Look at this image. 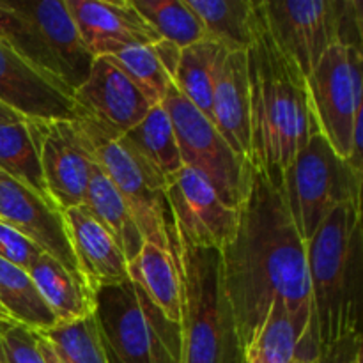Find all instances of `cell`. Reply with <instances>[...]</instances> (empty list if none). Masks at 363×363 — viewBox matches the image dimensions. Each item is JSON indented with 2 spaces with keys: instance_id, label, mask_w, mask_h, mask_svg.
I'll list each match as a JSON object with an SVG mask.
<instances>
[{
  "instance_id": "cell-1",
  "label": "cell",
  "mask_w": 363,
  "mask_h": 363,
  "mask_svg": "<svg viewBox=\"0 0 363 363\" xmlns=\"http://www.w3.org/2000/svg\"><path fill=\"white\" fill-rule=\"evenodd\" d=\"M220 254L223 286L243 351L277 301L286 305L301 340L308 337L312 300L307 243L289 215L282 177H269L252 167L236 234Z\"/></svg>"
},
{
  "instance_id": "cell-2",
  "label": "cell",
  "mask_w": 363,
  "mask_h": 363,
  "mask_svg": "<svg viewBox=\"0 0 363 363\" xmlns=\"http://www.w3.org/2000/svg\"><path fill=\"white\" fill-rule=\"evenodd\" d=\"M250 84V156L255 170L282 177L294 156L318 133L307 84L293 60L269 34L261 0L255 38L247 50Z\"/></svg>"
},
{
  "instance_id": "cell-3",
  "label": "cell",
  "mask_w": 363,
  "mask_h": 363,
  "mask_svg": "<svg viewBox=\"0 0 363 363\" xmlns=\"http://www.w3.org/2000/svg\"><path fill=\"white\" fill-rule=\"evenodd\" d=\"M312 323L298 358L318 360L319 350L360 333L363 229L362 206L344 204L307 241Z\"/></svg>"
},
{
  "instance_id": "cell-4",
  "label": "cell",
  "mask_w": 363,
  "mask_h": 363,
  "mask_svg": "<svg viewBox=\"0 0 363 363\" xmlns=\"http://www.w3.org/2000/svg\"><path fill=\"white\" fill-rule=\"evenodd\" d=\"M177 268L183 289L181 363H243L220 250L177 241Z\"/></svg>"
},
{
  "instance_id": "cell-5",
  "label": "cell",
  "mask_w": 363,
  "mask_h": 363,
  "mask_svg": "<svg viewBox=\"0 0 363 363\" xmlns=\"http://www.w3.org/2000/svg\"><path fill=\"white\" fill-rule=\"evenodd\" d=\"M0 39L73 92L94 60L82 45L64 0H0Z\"/></svg>"
},
{
  "instance_id": "cell-6",
  "label": "cell",
  "mask_w": 363,
  "mask_h": 363,
  "mask_svg": "<svg viewBox=\"0 0 363 363\" xmlns=\"http://www.w3.org/2000/svg\"><path fill=\"white\" fill-rule=\"evenodd\" d=\"M92 318L108 363H181V325L131 280L98 287Z\"/></svg>"
},
{
  "instance_id": "cell-7",
  "label": "cell",
  "mask_w": 363,
  "mask_h": 363,
  "mask_svg": "<svg viewBox=\"0 0 363 363\" xmlns=\"http://www.w3.org/2000/svg\"><path fill=\"white\" fill-rule=\"evenodd\" d=\"M363 174L340 158L321 133H314L282 174L286 204L307 243L321 223L344 204L362 206Z\"/></svg>"
},
{
  "instance_id": "cell-8",
  "label": "cell",
  "mask_w": 363,
  "mask_h": 363,
  "mask_svg": "<svg viewBox=\"0 0 363 363\" xmlns=\"http://www.w3.org/2000/svg\"><path fill=\"white\" fill-rule=\"evenodd\" d=\"M77 123L92 162L103 170L126 202L145 243L156 245L177 259V233L165 191L151 186L137 162L119 144V137L87 116L80 117Z\"/></svg>"
},
{
  "instance_id": "cell-9",
  "label": "cell",
  "mask_w": 363,
  "mask_h": 363,
  "mask_svg": "<svg viewBox=\"0 0 363 363\" xmlns=\"http://www.w3.org/2000/svg\"><path fill=\"white\" fill-rule=\"evenodd\" d=\"M162 105L172 123L183 165L199 170L227 206L240 209L250 188V162L234 152L215 124L202 116L174 84Z\"/></svg>"
},
{
  "instance_id": "cell-10",
  "label": "cell",
  "mask_w": 363,
  "mask_h": 363,
  "mask_svg": "<svg viewBox=\"0 0 363 363\" xmlns=\"http://www.w3.org/2000/svg\"><path fill=\"white\" fill-rule=\"evenodd\" d=\"M262 4L269 34L305 78L339 43L344 0H277Z\"/></svg>"
},
{
  "instance_id": "cell-11",
  "label": "cell",
  "mask_w": 363,
  "mask_h": 363,
  "mask_svg": "<svg viewBox=\"0 0 363 363\" xmlns=\"http://www.w3.org/2000/svg\"><path fill=\"white\" fill-rule=\"evenodd\" d=\"M165 199L179 243L222 250L236 234L240 209L227 206L199 170L183 167L167 186Z\"/></svg>"
},
{
  "instance_id": "cell-12",
  "label": "cell",
  "mask_w": 363,
  "mask_h": 363,
  "mask_svg": "<svg viewBox=\"0 0 363 363\" xmlns=\"http://www.w3.org/2000/svg\"><path fill=\"white\" fill-rule=\"evenodd\" d=\"M45 186L53 204L66 211L84 206L94 162L77 121H30Z\"/></svg>"
},
{
  "instance_id": "cell-13",
  "label": "cell",
  "mask_w": 363,
  "mask_h": 363,
  "mask_svg": "<svg viewBox=\"0 0 363 363\" xmlns=\"http://www.w3.org/2000/svg\"><path fill=\"white\" fill-rule=\"evenodd\" d=\"M305 84L319 133L340 158L350 160L354 119L363 110H357L354 105L346 46L333 45L326 50Z\"/></svg>"
},
{
  "instance_id": "cell-14",
  "label": "cell",
  "mask_w": 363,
  "mask_h": 363,
  "mask_svg": "<svg viewBox=\"0 0 363 363\" xmlns=\"http://www.w3.org/2000/svg\"><path fill=\"white\" fill-rule=\"evenodd\" d=\"M0 103L27 121H78L74 92L0 39Z\"/></svg>"
},
{
  "instance_id": "cell-15",
  "label": "cell",
  "mask_w": 363,
  "mask_h": 363,
  "mask_svg": "<svg viewBox=\"0 0 363 363\" xmlns=\"http://www.w3.org/2000/svg\"><path fill=\"white\" fill-rule=\"evenodd\" d=\"M0 220L34 241L45 254L59 261L82 284L77 259L67 236L64 215L53 202L18 183L0 170ZM89 289V287H87Z\"/></svg>"
},
{
  "instance_id": "cell-16",
  "label": "cell",
  "mask_w": 363,
  "mask_h": 363,
  "mask_svg": "<svg viewBox=\"0 0 363 363\" xmlns=\"http://www.w3.org/2000/svg\"><path fill=\"white\" fill-rule=\"evenodd\" d=\"M84 116L116 137L137 126L152 103L106 55L94 57L89 77L74 91Z\"/></svg>"
},
{
  "instance_id": "cell-17",
  "label": "cell",
  "mask_w": 363,
  "mask_h": 363,
  "mask_svg": "<svg viewBox=\"0 0 363 363\" xmlns=\"http://www.w3.org/2000/svg\"><path fill=\"white\" fill-rule=\"evenodd\" d=\"M82 45L92 57L110 55L124 46L162 41L130 0H64Z\"/></svg>"
},
{
  "instance_id": "cell-18",
  "label": "cell",
  "mask_w": 363,
  "mask_h": 363,
  "mask_svg": "<svg viewBox=\"0 0 363 363\" xmlns=\"http://www.w3.org/2000/svg\"><path fill=\"white\" fill-rule=\"evenodd\" d=\"M62 215L78 272L92 294L98 287L130 280L123 250L85 206L66 209Z\"/></svg>"
},
{
  "instance_id": "cell-19",
  "label": "cell",
  "mask_w": 363,
  "mask_h": 363,
  "mask_svg": "<svg viewBox=\"0 0 363 363\" xmlns=\"http://www.w3.org/2000/svg\"><path fill=\"white\" fill-rule=\"evenodd\" d=\"M211 123L236 155L250 156V84L247 52H227L213 87Z\"/></svg>"
},
{
  "instance_id": "cell-20",
  "label": "cell",
  "mask_w": 363,
  "mask_h": 363,
  "mask_svg": "<svg viewBox=\"0 0 363 363\" xmlns=\"http://www.w3.org/2000/svg\"><path fill=\"white\" fill-rule=\"evenodd\" d=\"M119 144L137 162L155 190L165 191L184 167L172 123L163 105L152 106L137 126L121 135Z\"/></svg>"
},
{
  "instance_id": "cell-21",
  "label": "cell",
  "mask_w": 363,
  "mask_h": 363,
  "mask_svg": "<svg viewBox=\"0 0 363 363\" xmlns=\"http://www.w3.org/2000/svg\"><path fill=\"white\" fill-rule=\"evenodd\" d=\"M128 279L140 287L167 319L181 325L183 289L177 259L172 254L156 245L144 243L137 257L128 262Z\"/></svg>"
},
{
  "instance_id": "cell-22",
  "label": "cell",
  "mask_w": 363,
  "mask_h": 363,
  "mask_svg": "<svg viewBox=\"0 0 363 363\" xmlns=\"http://www.w3.org/2000/svg\"><path fill=\"white\" fill-rule=\"evenodd\" d=\"M195 13L208 41L227 52H247L255 38L257 0H184Z\"/></svg>"
},
{
  "instance_id": "cell-23",
  "label": "cell",
  "mask_w": 363,
  "mask_h": 363,
  "mask_svg": "<svg viewBox=\"0 0 363 363\" xmlns=\"http://www.w3.org/2000/svg\"><path fill=\"white\" fill-rule=\"evenodd\" d=\"M28 275L55 315L57 325L85 319L94 312V294L48 254L32 264Z\"/></svg>"
},
{
  "instance_id": "cell-24",
  "label": "cell",
  "mask_w": 363,
  "mask_h": 363,
  "mask_svg": "<svg viewBox=\"0 0 363 363\" xmlns=\"http://www.w3.org/2000/svg\"><path fill=\"white\" fill-rule=\"evenodd\" d=\"M84 206L119 245L126 262L133 261L144 247V236L138 230L126 202L96 163L91 181H89Z\"/></svg>"
},
{
  "instance_id": "cell-25",
  "label": "cell",
  "mask_w": 363,
  "mask_h": 363,
  "mask_svg": "<svg viewBox=\"0 0 363 363\" xmlns=\"http://www.w3.org/2000/svg\"><path fill=\"white\" fill-rule=\"evenodd\" d=\"M227 50L204 39L181 50L172 84L199 112L211 121L213 87Z\"/></svg>"
},
{
  "instance_id": "cell-26",
  "label": "cell",
  "mask_w": 363,
  "mask_h": 363,
  "mask_svg": "<svg viewBox=\"0 0 363 363\" xmlns=\"http://www.w3.org/2000/svg\"><path fill=\"white\" fill-rule=\"evenodd\" d=\"M0 307L11 321L35 333L57 326L55 315L45 303L28 272L0 259Z\"/></svg>"
},
{
  "instance_id": "cell-27",
  "label": "cell",
  "mask_w": 363,
  "mask_h": 363,
  "mask_svg": "<svg viewBox=\"0 0 363 363\" xmlns=\"http://www.w3.org/2000/svg\"><path fill=\"white\" fill-rule=\"evenodd\" d=\"M0 170L34 190L45 201L53 202L43 179L38 142L30 121L0 124Z\"/></svg>"
},
{
  "instance_id": "cell-28",
  "label": "cell",
  "mask_w": 363,
  "mask_h": 363,
  "mask_svg": "<svg viewBox=\"0 0 363 363\" xmlns=\"http://www.w3.org/2000/svg\"><path fill=\"white\" fill-rule=\"evenodd\" d=\"M301 344L286 305H272L257 335L245 347V363H291Z\"/></svg>"
},
{
  "instance_id": "cell-29",
  "label": "cell",
  "mask_w": 363,
  "mask_h": 363,
  "mask_svg": "<svg viewBox=\"0 0 363 363\" xmlns=\"http://www.w3.org/2000/svg\"><path fill=\"white\" fill-rule=\"evenodd\" d=\"M131 4L160 38L179 50L208 39L201 21L184 0H133Z\"/></svg>"
},
{
  "instance_id": "cell-30",
  "label": "cell",
  "mask_w": 363,
  "mask_h": 363,
  "mask_svg": "<svg viewBox=\"0 0 363 363\" xmlns=\"http://www.w3.org/2000/svg\"><path fill=\"white\" fill-rule=\"evenodd\" d=\"M106 57L144 92L152 105H162L167 91L172 85V78L156 53L155 45L124 46Z\"/></svg>"
},
{
  "instance_id": "cell-31",
  "label": "cell",
  "mask_w": 363,
  "mask_h": 363,
  "mask_svg": "<svg viewBox=\"0 0 363 363\" xmlns=\"http://www.w3.org/2000/svg\"><path fill=\"white\" fill-rule=\"evenodd\" d=\"M45 337L67 363H108L92 315L53 326Z\"/></svg>"
},
{
  "instance_id": "cell-32",
  "label": "cell",
  "mask_w": 363,
  "mask_h": 363,
  "mask_svg": "<svg viewBox=\"0 0 363 363\" xmlns=\"http://www.w3.org/2000/svg\"><path fill=\"white\" fill-rule=\"evenodd\" d=\"M0 337L7 363H46L38 346V335L14 321L0 323Z\"/></svg>"
},
{
  "instance_id": "cell-33",
  "label": "cell",
  "mask_w": 363,
  "mask_h": 363,
  "mask_svg": "<svg viewBox=\"0 0 363 363\" xmlns=\"http://www.w3.org/2000/svg\"><path fill=\"white\" fill-rule=\"evenodd\" d=\"M45 252L25 234L0 220V259L28 272Z\"/></svg>"
},
{
  "instance_id": "cell-34",
  "label": "cell",
  "mask_w": 363,
  "mask_h": 363,
  "mask_svg": "<svg viewBox=\"0 0 363 363\" xmlns=\"http://www.w3.org/2000/svg\"><path fill=\"white\" fill-rule=\"evenodd\" d=\"M362 344V333L342 337L337 342L319 350L315 363H354L357 354L363 350Z\"/></svg>"
},
{
  "instance_id": "cell-35",
  "label": "cell",
  "mask_w": 363,
  "mask_h": 363,
  "mask_svg": "<svg viewBox=\"0 0 363 363\" xmlns=\"http://www.w3.org/2000/svg\"><path fill=\"white\" fill-rule=\"evenodd\" d=\"M35 335H38V346H39V350H41V354H43V358H45L46 363H67L59 353H57L55 347H53L52 344L45 339V337L39 335V333H35Z\"/></svg>"
},
{
  "instance_id": "cell-36",
  "label": "cell",
  "mask_w": 363,
  "mask_h": 363,
  "mask_svg": "<svg viewBox=\"0 0 363 363\" xmlns=\"http://www.w3.org/2000/svg\"><path fill=\"white\" fill-rule=\"evenodd\" d=\"M23 121V117H20L18 113H14L13 110H9L7 106H4L0 103V124H11V123H20Z\"/></svg>"
},
{
  "instance_id": "cell-37",
  "label": "cell",
  "mask_w": 363,
  "mask_h": 363,
  "mask_svg": "<svg viewBox=\"0 0 363 363\" xmlns=\"http://www.w3.org/2000/svg\"><path fill=\"white\" fill-rule=\"evenodd\" d=\"M4 319H0V323H2ZM0 363H7L6 360V353H4V347H2V337H0Z\"/></svg>"
},
{
  "instance_id": "cell-38",
  "label": "cell",
  "mask_w": 363,
  "mask_h": 363,
  "mask_svg": "<svg viewBox=\"0 0 363 363\" xmlns=\"http://www.w3.org/2000/svg\"><path fill=\"white\" fill-rule=\"evenodd\" d=\"M291 363H315V360H307V358H298L296 357Z\"/></svg>"
},
{
  "instance_id": "cell-39",
  "label": "cell",
  "mask_w": 363,
  "mask_h": 363,
  "mask_svg": "<svg viewBox=\"0 0 363 363\" xmlns=\"http://www.w3.org/2000/svg\"><path fill=\"white\" fill-rule=\"evenodd\" d=\"M0 319H4V321H11V319L7 318L6 312H4V308H2V307H0Z\"/></svg>"
},
{
  "instance_id": "cell-40",
  "label": "cell",
  "mask_w": 363,
  "mask_h": 363,
  "mask_svg": "<svg viewBox=\"0 0 363 363\" xmlns=\"http://www.w3.org/2000/svg\"><path fill=\"white\" fill-rule=\"evenodd\" d=\"M354 363H363V350L357 354V358H354Z\"/></svg>"
},
{
  "instance_id": "cell-41",
  "label": "cell",
  "mask_w": 363,
  "mask_h": 363,
  "mask_svg": "<svg viewBox=\"0 0 363 363\" xmlns=\"http://www.w3.org/2000/svg\"><path fill=\"white\" fill-rule=\"evenodd\" d=\"M243 363H245V362H243Z\"/></svg>"
}]
</instances>
